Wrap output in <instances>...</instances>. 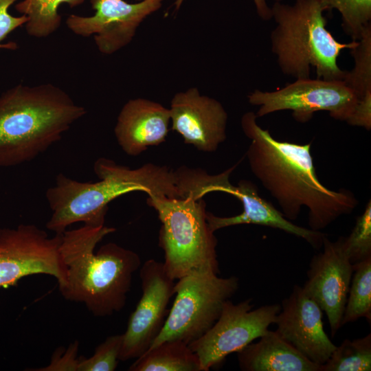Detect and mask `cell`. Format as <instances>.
<instances>
[{"label":"cell","instance_id":"30","mask_svg":"<svg viewBox=\"0 0 371 371\" xmlns=\"http://www.w3.org/2000/svg\"><path fill=\"white\" fill-rule=\"evenodd\" d=\"M137 1H144V0H135Z\"/></svg>","mask_w":371,"mask_h":371},{"label":"cell","instance_id":"18","mask_svg":"<svg viewBox=\"0 0 371 371\" xmlns=\"http://www.w3.org/2000/svg\"><path fill=\"white\" fill-rule=\"evenodd\" d=\"M243 371H322L275 330H268L256 342L237 352Z\"/></svg>","mask_w":371,"mask_h":371},{"label":"cell","instance_id":"19","mask_svg":"<svg viewBox=\"0 0 371 371\" xmlns=\"http://www.w3.org/2000/svg\"><path fill=\"white\" fill-rule=\"evenodd\" d=\"M355 61L353 69L346 71L344 81L358 100L350 125L371 128V24L366 27L357 44L350 49Z\"/></svg>","mask_w":371,"mask_h":371},{"label":"cell","instance_id":"8","mask_svg":"<svg viewBox=\"0 0 371 371\" xmlns=\"http://www.w3.org/2000/svg\"><path fill=\"white\" fill-rule=\"evenodd\" d=\"M259 106L257 117L289 110L300 122H306L317 111H327L335 120L350 124L358 100L344 80L300 78L273 91L256 89L247 96Z\"/></svg>","mask_w":371,"mask_h":371},{"label":"cell","instance_id":"23","mask_svg":"<svg viewBox=\"0 0 371 371\" xmlns=\"http://www.w3.org/2000/svg\"><path fill=\"white\" fill-rule=\"evenodd\" d=\"M371 370V334L355 339H344L336 346L322 371Z\"/></svg>","mask_w":371,"mask_h":371},{"label":"cell","instance_id":"26","mask_svg":"<svg viewBox=\"0 0 371 371\" xmlns=\"http://www.w3.org/2000/svg\"><path fill=\"white\" fill-rule=\"evenodd\" d=\"M123 334L108 337L89 358L79 359L77 371H114L120 360Z\"/></svg>","mask_w":371,"mask_h":371},{"label":"cell","instance_id":"11","mask_svg":"<svg viewBox=\"0 0 371 371\" xmlns=\"http://www.w3.org/2000/svg\"><path fill=\"white\" fill-rule=\"evenodd\" d=\"M139 278L142 294L123 334L120 361L137 359L148 350L164 326L175 293V280L163 262L148 260L140 268Z\"/></svg>","mask_w":371,"mask_h":371},{"label":"cell","instance_id":"21","mask_svg":"<svg viewBox=\"0 0 371 371\" xmlns=\"http://www.w3.org/2000/svg\"><path fill=\"white\" fill-rule=\"evenodd\" d=\"M85 0H22L15 5L16 10L27 16L25 24L29 36L45 38L54 33L60 26L59 6L66 3L74 8Z\"/></svg>","mask_w":371,"mask_h":371},{"label":"cell","instance_id":"22","mask_svg":"<svg viewBox=\"0 0 371 371\" xmlns=\"http://www.w3.org/2000/svg\"><path fill=\"white\" fill-rule=\"evenodd\" d=\"M341 326L364 317L371 321V258L353 265Z\"/></svg>","mask_w":371,"mask_h":371},{"label":"cell","instance_id":"20","mask_svg":"<svg viewBox=\"0 0 371 371\" xmlns=\"http://www.w3.org/2000/svg\"><path fill=\"white\" fill-rule=\"evenodd\" d=\"M130 371H202L197 355L180 340L165 341L149 348L129 367Z\"/></svg>","mask_w":371,"mask_h":371},{"label":"cell","instance_id":"13","mask_svg":"<svg viewBox=\"0 0 371 371\" xmlns=\"http://www.w3.org/2000/svg\"><path fill=\"white\" fill-rule=\"evenodd\" d=\"M322 247L311 258L302 288L326 313L333 337L341 327L354 268L344 249V236L332 241L325 235Z\"/></svg>","mask_w":371,"mask_h":371},{"label":"cell","instance_id":"7","mask_svg":"<svg viewBox=\"0 0 371 371\" xmlns=\"http://www.w3.org/2000/svg\"><path fill=\"white\" fill-rule=\"evenodd\" d=\"M175 282V299L160 333L150 348L169 340L189 344L205 333L218 319L225 303L238 289V278L195 272ZM148 348V349H149Z\"/></svg>","mask_w":371,"mask_h":371},{"label":"cell","instance_id":"6","mask_svg":"<svg viewBox=\"0 0 371 371\" xmlns=\"http://www.w3.org/2000/svg\"><path fill=\"white\" fill-rule=\"evenodd\" d=\"M147 203L161 222L159 246L164 252V266L175 280L195 272L218 274L217 240L206 220L203 198L148 196Z\"/></svg>","mask_w":371,"mask_h":371},{"label":"cell","instance_id":"14","mask_svg":"<svg viewBox=\"0 0 371 371\" xmlns=\"http://www.w3.org/2000/svg\"><path fill=\"white\" fill-rule=\"evenodd\" d=\"M280 306L276 331L308 359L324 365L336 346L324 330L319 306L297 284Z\"/></svg>","mask_w":371,"mask_h":371},{"label":"cell","instance_id":"12","mask_svg":"<svg viewBox=\"0 0 371 371\" xmlns=\"http://www.w3.org/2000/svg\"><path fill=\"white\" fill-rule=\"evenodd\" d=\"M163 1L130 3L124 0H90L95 14L91 16L71 14L66 25L77 35L93 36L98 50L111 54L131 43L140 23L158 10Z\"/></svg>","mask_w":371,"mask_h":371},{"label":"cell","instance_id":"5","mask_svg":"<svg viewBox=\"0 0 371 371\" xmlns=\"http://www.w3.org/2000/svg\"><path fill=\"white\" fill-rule=\"evenodd\" d=\"M276 23L270 35L271 51L280 69L295 79L317 78L343 80L346 71L338 65L342 50L353 48L358 41L339 42L326 27L324 9L315 0H294L290 4L275 1L271 8Z\"/></svg>","mask_w":371,"mask_h":371},{"label":"cell","instance_id":"25","mask_svg":"<svg viewBox=\"0 0 371 371\" xmlns=\"http://www.w3.org/2000/svg\"><path fill=\"white\" fill-rule=\"evenodd\" d=\"M344 247L352 265L371 258L370 200L367 203L363 212L357 218L350 235L344 236Z\"/></svg>","mask_w":371,"mask_h":371},{"label":"cell","instance_id":"29","mask_svg":"<svg viewBox=\"0 0 371 371\" xmlns=\"http://www.w3.org/2000/svg\"><path fill=\"white\" fill-rule=\"evenodd\" d=\"M275 1H280L282 0H274ZM184 0H176L175 2V9L178 10ZM256 6V12L258 16L263 20L271 19V10L267 4V0H254Z\"/></svg>","mask_w":371,"mask_h":371},{"label":"cell","instance_id":"16","mask_svg":"<svg viewBox=\"0 0 371 371\" xmlns=\"http://www.w3.org/2000/svg\"><path fill=\"white\" fill-rule=\"evenodd\" d=\"M226 193L242 203L243 211L229 217L217 216L206 212V220L212 232L238 225L253 224L281 229L304 239L315 249H321L325 234L298 226L286 218L271 203L262 198L256 186L248 180H240L238 186L230 184Z\"/></svg>","mask_w":371,"mask_h":371},{"label":"cell","instance_id":"15","mask_svg":"<svg viewBox=\"0 0 371 371\" xmlns=\"http://www.w3.org/2000/svg\"><path fill=\"white\" fill-rule=\"evenodd\" d=\"M172 129L184 142L212 153L226 139L227 113L218 100L192 87L177 93L169 109Z\"/></svg>","mask_w":371,"mask_h":371},{"label":"cell","instance_id":"10","mask_svg":"<svg viewBox=\"0 0 371 371\" xmlns=\"http://www.w3.org/2000/svg\"><path fill=\"white\" fill-rule=\"evenodd\" d=\"M62 234L49 237L34 225L21 224L0 229V288L15 286L36 274L54 276L58 287L66 280V267L60 246Z\"/></svg>","mask_w":371,"mask_h":371},{"label":"cell","instance_id":"24","mask_svg":"<svg viewBox=\"0 0 371 371\" xmlns=\"http://www.w3.org/2000/svg\"><path fill=\"white\" fill-rule=\"evenodd\" d=\"M325 11L336 10L344 32L352 41H359L371 24V0H315Z\"/></svg>","mask_w":371,"mask_h":371},{"label":"cell","instance_id":"3","mask_svg":"<svg viewBox=\"0 0 371 371\" xmlns=\"http://www.w3.org/2000/svg\"><path fill=\"white\" fill-rule=\"evenodd\" d=\"M99 181L80 182L58 174L45 196L52 212L46 227L62 234L73 223L98 227L104 225L108 205L128 192H144L148 196L181 198L175 170L146 164L137 169L101 157L93 166Z\"/></svg>","mask_w":371,"mask_h":371},{"label":"cell","instance_id":"17","mask_svg":"<svg viewBox=\"0 0 371 371\" xmlns=\"http://www.w3.org/2000/svg\"><path fill=\"white\" fill-rule=\"evenodd\" d=\"M170 122L169 109L147 99H131L122 108L114 133L122 149L136 156L166 141Z\"/></svg>","mask_w":371,"mask_h":371},{"label":"cell","instance_id":"1","mask_svg":"<svg viewBox=\"0 0 371 371\" xmlns=\"http://www.w3.org/2000/svg\"><path fill=\"white\" fill-rule=\"evenodd\" d=\"M256 120V113L249 111L240 120L243 131L251 140L246 153L249 165L286 218L297 219L302 208L306 207L310 229L320 231L352 213L358 200L348 190H332L321 183L311 154V143L277 140Z\"/></svg>","mask_w":371,"mask_h":371},{"label":"cell","instance_id":"2","mask_svg":"<svg viewBox=\"0 0 371 371\" xmlns=\"http://www.w3.org/2000/svg\"><path fill=\"white\" fill-rule=\"evenodd\" d=\"M115 231L104 225H85L62 234L60 252L66 267V280L59 286L67 300L82 302L95 316L105 317L125 306L134 273L141 266L135 252L115 243L95 248Z\"/></svg>","mask_w":371,"mask_h":371},{"label":"cell","instance_id":"27","mask_svg":"<svg viewBox=\"0 0 371 371\" xmlns=\"http://www.w3.org/2000/svg\"><path fill=\"white\" fill-rule=\"evenodd\" d=\"M18 0H0V48L14 49L16 45L14 43L2 44L7 36L12 31L25 24L27 16L21 14L19 16H12L9 9Z\"/></svg>","mask_w":371,"mask_h":371},{"label":"cell","instance_id":"9","mask_svg":"<svg viewBox=\"0 0 371 371\" xmlns=\"http://www.w3.org/2000/svg\"><path fill=\"white\" fill-rule=\"evenodd\" d=\"M253 306L251 299L237 304L227 300L214 325L188 344L197 355L202 371L210 370L229 354L262 336L275 324L281 308L278 304Z\"/></svg>","mask_w":371,"mask_h":371},{"label":"cell","instance_id":"4","mask_svg":"<svg viewBox=\"0 0 371 371\" xmlns=\"http://www.w3.org/2000/svg\"><path fill=\"white\" fill-rule=\"evenodd\" d=\"M86 113L84 106L51 83L19 84L3 91L0 95V167L34 159Z\"/></svg>","mask_w":371,"mask_h":371},{"label":"cell","instance_id":"28","mask_svg":"<svg viewBox=\"0 0 371 371\" xmlns=\"http://www.w3.org/2000/svg\"><path fill=\"white\" fill-rule=\"evenodd\" d=\"M78 342L71 344L67 351L56 352L52 357L50 364L39 370H74L77 371L79 359L76 358Z\"/></svg>","mask_w":371,"mask_h":371}]
</instances>
